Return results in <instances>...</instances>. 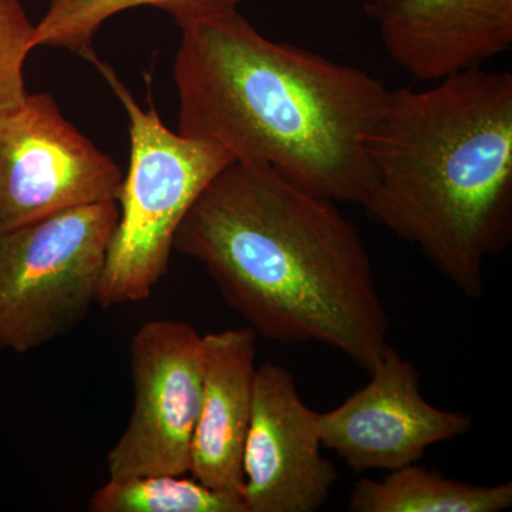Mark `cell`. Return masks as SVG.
I'll return each instance as SVG.
<instances>
[{"label":"cell","mask_w":512,"mask_h":512,"mask_svg":"<svg viewBox=\"0 0 512 512\" xmlns=\"http://www.w3.org/2000/svg\"><path fill=\"white\" fill-rule=\"evenodd\" d=\"M174 251L271 342H318L370 373L390 319L369 252L335 201L266 165L232 161L185 214Z\"/></svg>","instance_id":"cell-1"},{"label":"cell","mask_w":512,"mask_h":512,"mask_svg":"<svg viewBox=\"0 0 512 512\" xmlns=\"http://www.w3.org/2000/svg\"><path fill=\"white\" fill-rule=\"evenodd\" d=\"M369 375L339 407L319 413L322 446L355 473L417 464L427 448L473 429V417L424 399L419 370L392 346Z\"/></svg>","instance_id":"cell-8"},{"label":"cell","mask_w":512,"mask_h":512,"mask_svg":"<svg viewBox=\"0 0 512 512\" xmlns=\"http://www.w3.org/2000/svg\"><path fill=\"white\" fill-rule=\"evenodd\" d=\"M119 218V202L101 201L0 234V348L32 352L83 322Z\"/></svg>","instance_id":"cell-5"},{"label":"cell","mask_w":512,"mask_h":512,"mask_svg":"<svg viewBox=\"0 0 512 512\" xmlns=\"http://www.w3.org/2000/svg\"><path fill=\"white\" fill-rule=\"evenodd\" d=\"M123 171L49 93L0 110V234L57 212L117 201Z\"/></svg>","instance_id":"cell-6"},{"label":"cell","mask_w":512,"mask_h":512,"mask_svg":"<svg viewBox=\"0 0 512 512\" xmlns=\"http://www.w3.org/2000/svg\"><path fill=\"white\" fill-rule=\"evenodd\" d=\"M178 133L266 165L332 201L362 205L369 140L389 89L365 70L274 42L238 10L180 26Z\"/></svg>","instance_id":"cell-2"},{"label":"cell","mask_w":512,"mask_h":512,"mask_svg":"<svg viewBox=\"0 0 512 512\" xmlns=\"http://www.w3.org/2000/svg\"><path fill=\"white\" fill-rule=\"evenodd\" d=\"M367 215L467 298L512 237V74L477 69L390 92L369 140Z\"/></svg>","instance_id":"cell-3"},{"label":"cell","mask_w":512,"mask_h":512,"mask_svg":"<svg viewBox=\"0 0 512 512\" xmlns=\"http://www.w3.org/2000/svg\"><path fill=\"white\" fill-rule=\"evenodd\" d=\"M35 28L20 0H0V110L28 96L25 63L36 49Z\"/></svg>","instance_id":"cell-15"},{"label":"cell","mask_w":512,"mask_h":512,"mask_svg":"<svg viewBox=\"0 0 512 512\" xmlns=\"http://www.w3.org/2000/svg\"><path fill=\"white\" fill-rule=\"evenodd\" d=\"M256 340L249 326L204 335V386L191 444L192 477L238 497L258 369Z\"/></svg>","instance_id":"cell-11"},{"label":"cell","mask_w":512,"mask_h":512,"mask_svg":"<svg viewBox=\"0 0 512 512\" xmlns=\"http://www.w3.org/2000/svg\"><path fill=\"white\" fill-rule=\"evenodd\" d=\"M387 55L437 83L510 50L512 0H367Z\"/></svg>","instance_id":"cell-10"},{"label":"cell","mask_w":512,"mask_h":512,"mask_svg":"<svg viewBox=\"0 0 512 512\" xmlns=\"http://www.w3.org/2000/svg\"><path fill=\"white\" fill-rule=\"evenodd\" d=\"M242 0H49L35 28L36 47L69 50L90 60L94 36L103 23L124 10L150 6L173 16L178 26L237 10Z\"/></svg>","instance_id":"cell-13"},{"label":"cell","mask_w":512,"mask_h":512,"mask_svg":"<svg viewBox=\"0 0 512 512\" xmlns=\"http://www.w3.org/2000/svg\"><path fill=\"white\" fill-rule=\"evenodd\" d=\"M512 507V484L457 481L416 464L383 480L362 478L350 491L352 512H501Z\"/></svg>","instance_id":"cell-12"},{"label":"cell","mask_w":512,"mask_h":512,"mask_svg":"<svg viewBox=\"0 0 512 512\" xmlns=\"http://www.w3.org/2000/svg\"><path fill=\"white\" fill-rule=\"evenodd\" d=\"M89 62L120 100L130 134V167L121 184L119 224L97 299V305L111 308L150 298L167 274L175 232L185 214L235 160L218 144L170 130L151 101L147 110L137 103L109 64L97 55Z\"/></svg>","instance_id":"cell-4"},{"label":"cell","mask_w":512,"mask_h":512,"mask_svg":"<svg viewBox=\"0 0 512 512\" xmlns=\"http://www.w3.org/2000/svg\"><path fill=\"white\" fill-rule=\"evenodd\" d=\"M130 359L133 413L107 454L109 480L185 476L201 409L204 336L190 323L151 320L131 339Z\"/></svg>","instance_id":"cell-7"},{"label":"cell","mask_w":512,"mask_h":512,"mask_svg":"<svg viewBox=\"0 0 512 512\" xmlns=\"http://www.w3.org/2000/svg\"><path fill=\"white\" fill-rule=\"evenodd\" d=\"M90 512H248L238 495L184 476L156 474L109 480L90 497Z\"/></svg>","instance_id":"cell-14"},{"label":"cell","mask_w":512,"mask_h":512,"mask_svg":"<svg viewBox=\"0 0 512 512\" xmlns=\"http://www.w3.org/2000/svg\"><path fill=\"white\" fill-rule=\"evenodd\" d=\"M320 447L319 413L303 402L292 373L259 366L242 458L247 511L315 512L328 503L339 477Z\"/></svg>","instance_id":"cell-9"}]
</instances>
